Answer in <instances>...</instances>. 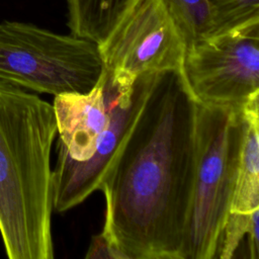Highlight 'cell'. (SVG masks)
Segmentation results:
<instances>
[{
	"mask_svg": "<svg viewBox=\"0 0 259 259\" xmlns=\"http://www.w3.org/2000/svg\"><path fill=\"white\" fill-rule=\"evenodd\" d=\"M176 22L186 51L193 45L219 33L218 24L207 0H164Z\"/></svg>",
	"mask_w": 259,
	"mask_h": 259,
	"instance_id": "obj_11",
	"label": "cell"
},
{
	"mask_svg": "<svg viewBox=\"0 0 259 259\" xmlns=\"http://www.w3.org/2000/svg\"><path fill=\"white\" fill-rule=\"evenodd\" d=\"M196 110L181 71L158 73L103 175V230L127 259H182L197 168Z\"/></svg>",
	"mask_w": 259,
	"mask_h": 259,
	"instance_id": "obj_1",
	"label": "cell"
},
{
	"mask_svg": "<svg viewBox=\"0 0 259 259\" xmlns=\"http://www.w3.org/2000/svg\"><path fill=\"white\" fill-rule=\"evenodd\" d=\"M128 0H66L70 33L100 44Z\"/></svg>",
	"mask_w": 259,
	"mask_h": 259,
	"instance_id": "obj_10",
	"label": "cell"
},
{
	"mask_svg": "<svg viewBox=\"0 0 259 259\" xmlns=\"http://www.w3.org/2000/svg\"><path fill=\"white\" fill-rule=\"evenodd\" d=\"M243 112L246 128L231 210L251 212L259 208V95L243 107Z\"/></svg>",
	"mask_w": 259,
	"mask_h": 259,
	"instance_id": "obj_9",
	"label": "cell"
},
{
	"mask_svg": "<svg viewBox=\"0 0 259 259\" xmlns=\"http://www.w3.org/2000/svg\"><path fill=\"white\" fill-rule=\"evenodd\" d=\"M104 69L136 79L182 70L186 45L164 0H128L97 45Z\"/></svg>",
	"mask_w": 259,
	"mask_h": 259,
	"instance_id": "obj_6",
	"label": "cell"
},
{
	"mask_svg": "<svg viewBox=\"0 0 259 259\" xmlns=\"http://www.w3.org/2000/svg\"><path fill=\"white\" fill-rule=\"evenodd\" d=\"M245 128L243 108L197 102V168L182 259L217 257L231 211Z\"/></svg>",
	"mask_w": 259,
	"mask_h": 259,
	"instance_id": "obj_3",
	"label": "cell"
},
{
	"mask_svg": "<svg viewBox=\"0 0 259 259\" xmlns=\"http://www.w3.org/2000/svg\"><path fill=\"white\" fill-rule=\"evenodd\" d=\"M102 75L109 124L94 155L86 161H73L57 148V163L53 170V208L57 212L79 205L99 189L104 173L135 124L157 74L131 79L104 70Z\"/></svg>",
	"mask_w": 259,
	"mask_h": 259,
	"instance_id": "obj_7",
	"label": "cell"
},
{
	"mask_svg": "<svg viewBox=\"0 0 259 259\" xmlns=\"http://www.w3.org/2000/svg\"><path fill=\"white\" fill-rule=\"evenodd\" d=\"M52 104L0 82V233L9 259H52Z\"/></svg>",
	"mask_w": 259,
	"mask_h": 259,
	"instance_id": "obj_2",
	"label": "cell"
},
{
	"mask_svg": "<svg viewBox=\"0 0 259 259\" xmlns=\"http://www.w3.org/2000/svg\"><path fill=\"white\" fill-rule=\"evenodd\" d=\"M104 65L97 44L32 23L0 22V82L54 96L87 93Z\"/></svg>",
	"mask_w": 259,
	"mask_h": 259,
	"instance_id": "obj_4",
	"label": "cell"
},
{
	"mask_svg": "<svg viewBox=\"0 0 259 259\" xmlns=\"http://www.w3.org/2000/svg\"><path fill=\"white\" fill-rule=\"evenodd\" d=\"M87 259H127L117 247L112 237L102 229V231L91 238L90 245L86 252Z\"/></svg>",
	"mask_w": 259,
	"mask_h": 259,
	"instance_id": "obj_14",
	"label": "cell"
},
{
	"mask_svg": "<svg viewBox=\"0 0 259 259\" xmlns=\"http://www.w3.org/2000/svg\"><path fill=\"white\" fill-rule=\"evenodd\" d=\"M103 75L87 93H64L54 98L59 140L57 148L76 162L91 158L110 120L103 90Z\"/></svg>",
	"mask_w": 259,
	"mask_h": 259,
	"instance_id": "obj_8",
	"label": "cell"
},
{
	"mask_svg": "<svg viewBox=\"0 0 259 259\" xmlns=\"http://www.w3.org/2000/svg\"><path fill=\"white\" fill-rule=\"evenodd\" d=\"M247 237L249 257L259 258V208L251 212L231 210L224 225L217 257L232 259L243 239Z\"/></svg>",
	"mask_w": 259,
	"mask_h": 259,
	"instance_id": "obj_12",
	"label": "cell"
},
{
	"mask_svg": "<svg viewBox=\"0 0 259 259\" xmlns=\"http://www.w3.org/2000/svg\"><path fill=\"white\" fill-rule=\"evenodd\" d=\"M181 72L198 103L242 109L259 95V18L190 47Z\"/></svg>",
	"mask_w": 259,
	"mask_h": 259,
	"instance_id": "obj_5",
	"label": "cell"
},
{
	"mask_svg": "<svg viewBox=\"0 0 259 259\" xmlns=\"http://www.w3.org/2000/svg\"><path fill=\"white\" fill-rule=\"evenodd\" d=\"M219 33L259 18V0H207Z\"/></svg>",
	"mask_w": 259,
	"mask_h": 259,
	"instance_id": "obj_13",
	"label": "cell"
}]
</instances>
